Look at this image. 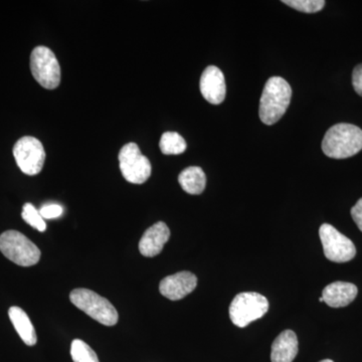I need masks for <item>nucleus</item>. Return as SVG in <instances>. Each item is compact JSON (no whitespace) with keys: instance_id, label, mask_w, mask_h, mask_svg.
<instances>
[{"instance_id":"20e7f679","label":"nucleus","mask_w":362,"mask_h":362,"mask_svg":"<svg viewBox=\"0 0 362 362\" xmlns=\"http://www.w3.org/2000/svg\"><path fill=\"white\" fill-rule=\"evenodd\" d=\"M0 251L16 265H37L40 259L39 247L18 230H6L0 235Z\"/></svg>"},{"instance_id":"4be33fe9","label":"nucleus","mask_w":362,"mask_h":362,"mask_svg":"<svg viewBox=\"0 0 362 362\" xmlns=\"http://www.w3.org/2000/svg\"><path fill=\"white\" fill-rule=\"evenodd\" d=\"M352 86L357 94L362 97V64L354 68L352 73Z\"/></svg>"},{"instance_id":"1a4fd4ad","label":"nucleus","mask_w":362,"mask_h":362,"mask_svg":"<svg viewBox=\"0 0 362 362\" xmlns=\"http://www.w3.org/2000/svg\"><path fill=\"white\" fill-rule=\"evenodd\" d=\"M13 156L18 168L26 175H39L44 168L45 151L42 142L33 136H25L14 144Z\"/></svg>"},{"instance_id":"4468645a","label":"nucleus","mask_w":362,"mask_h":362,"mask_svg":"<svg viewBox=\"0 0 362 362\" xmlns=\"http://www.w3.org/2000/svg\"><path fill=\"white\" fill-rule=\"evenodd\" d=\"M298 338L294 331L285 330L272 344V362H293L297 356Z\"/></svg>"},{"instance_id":"dca6fc26","label":"nucleus","mask_w":362,"mask_h":362,"mask_svg":"<svg viewBox=\"0 0 362 362\" xmlns=\"http://www.w3.org/2000/svg\"><path fill=\"white\" fill-rule=\"evenodd\" d=\"M180 187L189 194H201L206 185L204 171L199 166H190L181 171L178 176Z\"/></svg>"},{"instance_id":"0eeeda50","label":"nucleus","mask_w":362,"mask_h":362,"mask_svg":"<svg viewBox=\"0 0 362 362\" xmlns=\"http://www.w3.org/2000/svg\"><path fill=\"white\" fill-rule=\"evenodd\" d=\"M118 158L121 173L128 182L142 185L148 180L151 175V163L146 156H143L136 143L124 145Z\"/></svg>"},{"instance_id":"9d476101","label":"nucleus","mask_w":362,"mask_h":362,"mask_svg":"<svg viewBox=\"0 0 362 362\" xmlns=\"http://www.w3.org/2000/svg\"><path fill=\"white\" fill-rule=\"evenodd\" d=\"M197 285V276L190 272L183 271L164 278L159 285V291L168 299L177 301L194 291Z\"/></svg>"},{"instance_id":"412c9836","label":"nucleus","mask_w":362,"mask_h":362,"mask_svg":"<svg viewBox=\"0 0 362 362\" xmlns=\"http://www.w3.org/2000/svg\"><path fill=\"white\" fill-rule=\"evenodd\" d=\"M63 207L57 204H45L40 209V216L45 220H52L63 214Z\"/></svg>"},{"instance_id":"ddd939ff","label":"nucleus","mask_w":362,"mask_h":362,"mask_svg":"<svg viewBox=\"0 0 362 362\" xmlns=\"http://www.w3.org/2000/svg\"><path fill=\"white\" fill-rule=\"evenodd\" d=\"M357 293L358 290L356 285L338 281L324 288L322 298L328 306L332 308H341L352 303L357 296Z\"/></svg>"},{"instance_id":"a211bd4d","label":"nucleus","mask_w":362,"mask_h":362,"mask_svg":"<svg viewBox=\"0 0 362 362\" xmlns=\"http://www.w3.org/2000/svg\"><path fill=\"white\" fill-rule=\"evenodd\" d=\"M71 356L74 362H100L96 352L81 339L71 342Z\"/></svg>"},{"instance_id":"423d86ee","label":"nucleus","mask_w":362,"mask_h":362,"mask_svg":"<svg viewBox=\"0 0 362 362\" xmlns=\"http://www.w3.org/2000/svg\"><path fill=\"white\" fill-rule=\"evenodd\" d=\"M30 71L42 87L54 90L61 83V66L54 52L47 47H35L30 54Z\"/></svg>"},{"instance_id":"6e6552de","label":"nucleus","mask_w":362,"mask_h":362,"mask_svg":"<svg viewBox=\"0 0 362 362\" xmlns=\"http://www.w3.org/2000/svg\"><path fill=\"white\" fill-rule=\"evenodd\" d=\"M324 255L334 263H346L356 257V247L352 240L329 223H323L319 230Z\"/></svg>"},{"instance_id":"aec40b11","label":"nucleus","mask_w":362,"mask_h":362,"mask_svg":"<svg viewBox=\"0 0 362 362\" xmlns=\"http://www.w3.org/2000/svg\"><path fill=\"white\" fill-rule=\"evenodd\" d=\"M283 4L306 13H315L325 6L324 0H284Z\"/></svg>"},{"instance_id":"b1692460","label":"nucleus","mask_w":362,"mask_h":362,"mask_svg":"<svg viewBox=\"0 0 362 362\" xmlns=\"http://www.w3.org/2000/svg\"><path fill=\"white\" fill-rule=\"evenodd\" d=\"M320 362H334V361H331V359H324V361H320Z\"/></svg>"},{"instance_id":"9b49d317","label":"nucleus","mask_w":362,"mask_h":362,"mask_svg":"<svg viewBox=\"0 0 362 362\" xmlns=\"http://www.w3.org/2000/svg\"><path fill=\"white\" fill-rule=\"evenodd\" d=\"M199 89L209 103H223L226 95V80L223 71L216 66H207L202 73Z\"/></svg>"},{"instance_id":"39448f33","label":"nucleus","mask_w":362,"mask_h":362,"mask_svg":"<svg viewBox=\"0 0 362 362\" xmlns=\"http://www.w3.org/2000/svg\"><path fill=\"white\" fill-rule=\"evenodd\" d=\"M269 310L268 299L256 292L240 293L230 306V318L235 326L245 328L262 318Z\"/></svg>"},{"instance_id":"f3484780","label":"nucleus","mask_w":362,"mask_h":362,"mask_svg":"<svg viewBox=\"0 0 362 362\" xmlns=\"http://www.w3.org/2000/svg\"><path fill=\"white\" fill-rule=\"evenodd\" d=\"M159 147L165 156H180L187 150V142L176 132H165L161 136Z\"/></svg>"},{"instance_id":"f8f14e48","label":"nucleus","mask_w":362,"mask_h":362,"mask_svg":"<svg viewBox=\"0 0 362 362\" xmlns=\"http://www.w3.org/2000/svg\"><path fill=\"white\" fill-rule=\"evenodd\" d=\"M170 238V230L163 221H158L156 225L150 226L148 230L142 235L139 242V251L142 256L156 257L160 254L164 245Z\"/></svg>"},{"instance_id":"6ab92c4d","label":"nucleus","mask_w":362,"mask_h":362,"mask_svg":"<svg viewBox=\"0 0 362 362\" xmlns=\"http://www.w3.org/2000/svg\"><path fill=\"white\" fill-rule=\"evenodd\" d=\"M23 221L28 225L32 226L35 230L40 232H45L47 228V223L42 216H40V211H37L32 204H25L23 207V213H21Z\"/></svg>"},{"instance_id":"2eb2a0df","label":"nucleus","mask_w":362,"mask_h":362,"mask_svg":"<svg viewBox=\"0 0 362 362\" xmlns=\"http://www.w3.org/2000/svg\"><path fill=\"white\" fill-rule=\"evenodd\" d=\"M8 316L21 340L28 346L35 345L37 341V332L28 314L20 307L13 306L9 308Z\"/></svg>"},{"instance_id":"393cba45","label":"nucleus","mask_w":362,"mask_h":362,"mask_svg":"<svg viewBox=\"0 0 362 362\" xmlns=\"http://www.w3.org/2000/svg\"><path fill=\"white\" fill-rule=\"evenodd\" d=\"M319 301H320V302H324V301H323V298H322V297L319 298Z\"/></svg>"},{"instance_id":"7ed1b4c3","label":"nucleus","mask_w":362,"mask_h":362,"mask_svg":"<svg viewBox=\"0 0 362 362\" xmlns=\"http://www.w3.org/2000/svg\"><path fill=\"white\" fill-rule=\"evenodd\" d=\"M70 300L77 308L105 326H114L118 322V312L113 304L92 290L85 288L73 290Z\"/></svg>"},{"instance_id":"f03ea898","label":"nucleus","mask_w":362,"mask_h":362,"mask_svg":"<svg viewBox=\"0 0 362 362\" xmlns=\"http://www.w3.org/2000/svg\"><path fill=\"white\" fill-rule=\"evenodd\" d=\"M361 149L362 130L352 124H337L326 132L323 138L324 154L330 158H349Z\"/></svg>"},{"instance_id":"5701e85b","label":"nucleus","mask_w":362,"mask_h":362,"mask_svg":"<svg viewBox=\"0 0 362 362\" xmlns=\"http://www.w3.org/2000/svg\"><path fill=\"white\" fill-rule=\"evenodd\" d=\"M351 216L354 223L358 226L359 230L362 232V199L356 202V206L351 209Z\"/></svg>"},{"instance_id":"f257e3e1","label":"nucleus","mask_w":362,"mask_h":362,"mask_svg":"<svg viewBox=\"0 0 362 362\" xmlns=\"http://www.w3.org/2000/svg\"><path fill=\"white\" fill-rule=\"evenodd\" d=\"M291 86L284 78L272 77L267 81L261 100L259 115L266 125H274L285 115L291 103Z\"/></svg>"}]
</instances>
